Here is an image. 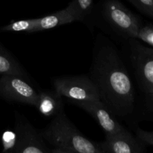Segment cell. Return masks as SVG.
I'll list each match as a JSON object with an SVG mask.
<instances>
[{"label":"cell","instance_id":"7c38bea8","mask_svg":"<svg viewBox=\"0 0 153 153\" xmlns=\"http://www.w3.org/2000/svg\"><path fill=\"white\" fill-rule=\"evenodd\" d=\"M14 74L28 79L26 73L17 60L0 43V75Z\"/></svg>","mask_w":153,"mask_h":153},{"label":"cell","instance_id":"8fae6325","mask_svg":"<svg viewBox=\"0 0 153 153\" xmlns=\"http://www.w3.org/2000/svg\"><path fill=\"white\" fill-rule=\"evenodd\" d=\"M74 22L71 13L66 7L62 10L57 11L52 14L47 15L43 17L37 18V25L36 31H42L44 30L52 29L60 25L72 23Z\"/></svg>","mask_w":153,"mask_h":153},{"label":"cell","instance_id":"6da1fadb","mask_svg":"<svg viewBox=\"0 0 153 153\" xmlns=\"http://www.w3.org/2000/svg\"><path fill=\"white\" fill-rule=\"evenodd\" d=\"M89 76L97 87L100 101L116 117L125 118L134 108V90L127 69L113 44L100 43L94 51Z\"/></svg>","mask_w":153,"mask_h":153},{"label":"cell","instance_id":"30bf717a","mask_svg":"<svg viewBox=\"0 0 153 153\" xmlns=\"http://www.w3.org/2000/svg\"><path fill=\"white\" fill-rule=\"evenodd\" d=\"M35 108L43 116L54 117L64 110L63 97L55 90L41 91L38 93Z\"/></svg>","mask_w":153,"mask_h":153},{"label":"cell","instance_id":"3957f363","mask_svg":"<svg viewBox=\"0 0 153 153\" xmlns=\"http://www.w3.org/2000/svg\"><path fill=\"white\" fill-rule=\"evenodd\" d=\"M54 90L70 101L100 100L97 87L89 76L78 75L55 78Z\"/></svg>","mask_w":153,"mask_h":153},{"label":"cell","instance_id":"4fadbf2b","mask_svg":"<svg viewBox=\"0 0 153 153\" xmlns=\"http://www.w3.org/2000/svg\"><path fill=\"white\" fill-rule=\"evenodd\" d=\"M94 0H72L67 6L71 13L74 22H83L92 11Z\"/></svg>","mask_w":153,"mask_h":153},{"label":"cell","instance_id":"277c9868","mask_svg":"<svg viewBox=\"0 0 153 153\" xmlns=\"http://www.w3.org/2000/svg\"><path fill=\"white\" fill-rule=\"evenodd\" d=\"M103 16L116 32L128 38H137L140 27L138 18L118 0H106Z\"/></svg>","mask_w":153,"mask_h":153},{"label":"cell","instance_id":"5bb4252c","mask_svg":"<svg viewBox=\"0 0 153 153\" xmlns=\"http://www.w3.org/2000/svg\"><path fill=\"white\" fill-rule=\"evenodd\" d=\"M37 25V18L35 19H21L13 21L8 25L0 28L1 31H10V32H25L26 34L36 33Z\"/></svg>","mask_w":153,"mask_h":153},{"label":"cell","instance_id":"ba28073f","mask_svg":"<svg viewBox=\"0 0 153 153\" xmlns=\"http://www.w3.org/2000/svg\"><path fill=\"white\" fill-rule=\"evenodd\" d=\"M71 102L91 115L104 131L105 135H114L127 130L100 100L71 101Z\"/></svg>","mask_w":153,"mask_h":153},{"label":"cell","instance_id":"e0dca14e","mask_svg":"<svg viewBox=\"0 0 153 153\" xmlns=\"http://www.w3.org/2000/svg\"><path fill=\"white\" fill-rule=\"evenodd\" d=\"M136 39L142 40L153 47V25L148 24L143 26L140 25Z\"/></svg>","mask_w":153,"mask_h":153},{"label":"cell","instance_id":"d6986e66","mask_svg":"<svg viewBox=\"0 0 153 153\" xmlns=\"http://www.w3.org/2000/svg\"><path fill=\"white\" fill-rule=\"evenodd\" d=\"M148 95V100H149V105H151V108H152L153 111V94H147Z\"/></svg>","mask_w":153,"mask_h":153},{"label":"cell","instance_id":"52a82bcc","mask_svg":"<svg viewBox=\"0 0 153 153\" xmlns=\"http://www.w3.org/2000/svg\"><path fill=\"white\" fill-rule=\"evenodd\" d=\"M131 60L140 86L147 94H153V48L130 38Z\"/></svg>","mask_w":153,"mask_h":153},{"label":"cell","instance_id":"ac0fdd59","mask_svg":"<svg viewBox=\"0 0 153 153\" xmlns=\"http://www.w3.org/2000/svg\"><path fill=\"white\" fill-rule=\"evenodd\" d=\"M136 137L144 145L153 146V131H145L142 128H137Z\"/></svg>","mask_w":153,"mask_h":153},{"label":"cell","instance_id":"5b68a950","mask_svg":"<svg viewBox=\"0 0 153 153\" xmlns=\"http://www.w3.org/2000/svg\"><path fill=\"white\" fill-rule=\"evenodd\" d=\"M16 145L13 153H49L41 132L37 131L24 115L15 113Z\"/></svg>","mask_w":153,"mask_h":153},{"label":"cell","instance_id":"9c48e42d","mask_svg":"<svg viewBox=\"0 0 153 153\" xmlns=\"http://www.w3.org/2000/svg\"><path fill=\"white\" fill-rule=\"evenodd\" d=\"M100 143L102 153H141L145 145L128 129L114 135H105Z\"/></svg>","mask_w":153,"mask_h":153},{"label":"cell","instance_id":"9a60e30c","mask_svg":"<svg viewBox=\"0 0 153 153\" xmlns=\"http://www.w3.org/2000/svg\"><path fill=\"white\" fill-rule=\"evenodd\" d=\"M1 144H2V152L13 153L16 145V134L14 131L7 130L1 136Z\"/></svg>","mask_w":153,"mask_h":153},{"label":"cell","instance_id":"8992f818","mask_svg":"<svg viewBox=\"0 0 153 153\" xmlns=\"http://www.w3.org/2000/svg\"><path fill=\"white\" fill-rule=\"evenodd\" d=\"M25 79L18 75H1L0 77V97L7 101L35 107L38 92Z\"/></svg>","mask_w":153,"mask_h":153},{"label":"cell","instance_id":"7a4b0ae2","mask_svg":"<svg viewBox=\"0 0 153 153\" xmlns=\"http://www.w3.org/2000/svg\"><path fill=\"white\" fill-rule=\"evenodd\" d=\"M52 153H102L100 143L85 137L68 119L64 110L40 131Z\"/></svg>","mask_w":153,"mask_h":153},{"label":"cell","instance_id":"2e32d148","mask_svg":"<svg viewBox=\"0 0 153 153\" xmlns=\"http://www.w3.org/2000/svg\"><path fill=\"white\" fill-rule=\"evenodd\" d=\"M141 13L153 19V0H128Z\"/></svg>","mask_w":153,"mask_h":153}]
</instances>
